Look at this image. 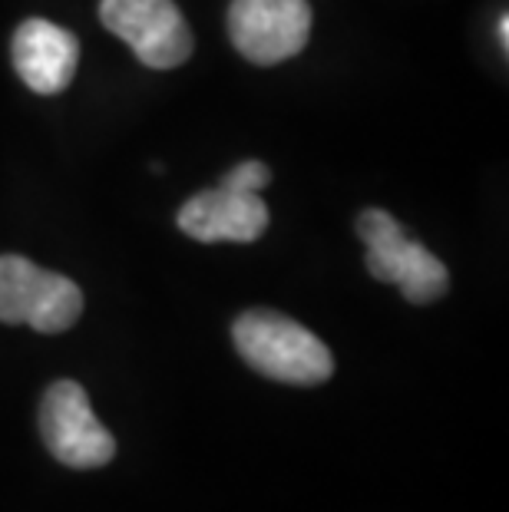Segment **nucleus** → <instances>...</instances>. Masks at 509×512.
Instances as JSON below:
<instances>
[{"label":"nucleus","mask_w":509,"mask_h":512,"mask_svg":"<svg viewBox=\"0 0 509 512\" xmlns=\"http://www.w3.org/2000/svg\"><path fill=\"white\" fill-rule=\"evenodd\" d=\"M232 341L248 367L281 384L314 387L334 374V357L321 337L288 314L245 311L232 324Z\"/></svg>","instance_id":"1"},{"label":"nucleus","mask_w":509,"mask_h":512,"mask_svg":"<svg viewBox=\"0 0 509 512\" xmlns=\"http://www.w3.org/2000/svg\"><path fill=\"white\" fill-rule=\"evenodd\" d=\"M357 235L367 248V271L377 281L397 285L410 304H430L447 294L450 275L443 261L414 238H407L391 212L364 209L357 215Z\"/></svg>","instance_id":"2"},{"label":"nucleus","mask_w":509,"mask_h":512,"mask_svg":"<svg viewBox=\"0 0 509 512\" xmlns=\"http://www.w3.org/2000/svg\"><path fill=\"white\" fill-rule=\"evenodd\" d=\"M83 291L67 275L20 255H0V321L27 324L40 334H63L80 321Z\"/></svg>","instance_id":"3"},{"label":"nucleus","mask_w":509,"mask_h":512,"mask_svg":"<svg viewBox=\"0 0 509 512\" xmlns=\"http://www.w3.org/2000/svg\"><path fill=\"white\" fill-rule=\"evenodd\" d=\"M40 437L70 470H100L116 456L113 433L96 420L77 380H57L40 400Z\"/></svg>","instance_id":"4"},{"label":"nucleus","mask_w":509,"mask_h":512,"mask_svg":"<svg viewBox=\"0 0 509 512\" xmlns=\"http://www.w3.org/2000/svg\"><path fill=\"white\" fill-rule=\"evenodd\" d=\"M100 20L153 70H176L196 50V37L172 0H100Z\"/></svg>","instance_id":"5"},{"label":"nucleus","mask_w":509,"mask_h":512,"mask_svg":"<svg viewBox=\"0 0 509 512\" xmlns=\"http://www.w3.org/2000/svg\"><path fill=\"white\" fill-rule=\"evenodd\" d=\"M229 37L258 67H275L305 50L311 37L308 0H232Z\"/></svg>","instance_id":"6"},{"label":"nucleus","mask_w":509,"mask_h":512,"mask_svg":"<svg viewBox=\"0 0 509 512\" xmlns=\"http://www.w3.org/2000/svg\"><path fill=\"white\" fill-rule=\"evenodd\" d=\"M176 225L189 238L205 245L215 242H258L268 228V205L255 192H235V189H205L182 205L176 215Z\"/></svg>","instance_id":"7"},{"label":"nucleus","mask_w":509,"mask_h":512,"mask_svg":"<svg viewBox=\"0 0 509 512\" xmlns=\"http://www.w3.org/2000/svg\"><path fill=\"white\" fill-rule=\"evenodd\" d=\"M10 57H14V70L30 90L40 96H57L73 83L80 63V43L70 30L30 17L14 30Z\"/></svg>","instance_id":"8"},{"label":"nucleus","mask_w":509,"mask_h":512,"mask_svg":"<svg viewBox=\"0 0 509 512\" xmlns=\"http://www.w3.org/2000/svg\"><path fill=\"white\" fill-rule=\"evenodd\" d=\"M268 182H272V169H268L265 162H258V159H245V162H238V166L225 172V179H222L225 189H235V192H255V195L262 192Z\"/></svg>","instance_id":"9"},{"label":"nucleus","mask_w":509,"mask_h":512,"mask_svg":"<svg viewBox=\"0 0 509 512\" xmlns=\"http://www.w3.org/2000/svg\"><path fill=\"white\" fill-rule=\"evenodd\" d=\"M500 40H503V47H509V17L500 20Z\"/></svg>","instance_id":"10"}]
</instances>
